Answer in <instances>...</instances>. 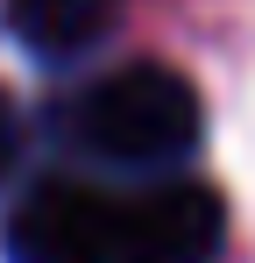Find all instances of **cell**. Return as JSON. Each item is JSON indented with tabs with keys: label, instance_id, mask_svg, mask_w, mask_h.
<instances>
[{
	"label": "cell",
	"instance_id": "6da1fadb",
	"mask_svg": "<svg viewBox=\"0 0 255 263\" xmlns=\"http://www.w3.org/2000/svg\"><path fill=\"white\" fill-rule=\"evenodd\" d=\"M64 135L107 171H177L206 135V100L184 71L142 57L78 86L64 107Z\"/></svg>",
	"mask_w": 255,
	"mask_h": 263
},
{
	"label": "cell",
	"instance_id": "3957f363",
	"mask_svg": "<svg viewBox=\"0 0 255 263\" xmlns=\"http://www.w3.org/2000/svg\"><path fill=\"white\" fill-rule=\"evenodd\" d=\"M135 199V256L142 263H213L227 242V206L199 178H149Z\"/></svg>",
	"mask_w": 255,
	"mask_h": 263
},
{
	"label": "cell",
	"instance_id": "277c9868",
	"mask_svg": "<svg viewBox=\"0 0 255 263\" xmlns=\"http://www.w3.org/2000/svg\"><path fill=\"white\" fill-rule=\"evenodd\" d=\"M121 22V0H7V29L36 57H85L92 43H107Z\"/></svg>",
	"mask_w": 255,
	"mask_h": 263
},
{
	"label": "cell",
	"instance_id": "7a4b0ae2",
	"mask_svg": "<svg viewBox=\"0 0 255 263\" xmlns=\"http://www.w3.org/2000/svg\"><path fill=\"white\" fill-rule=\"evenodd\" d=\"M14 263H142L135 256V199L92 178H42L7 220Z\"/></svg>",
	"mask_w": 255,
	"mask_h": 263
},
{
	"label": "cell",
	"instance_id": "5b68a950",
	"mask_svg": "<svg viewBox=\"0 0 255 263\" xmlns=\"http://www.w3.org/2000/svg\"><path fill=\"white\" fill-rule=\"evenodd\" d=\"M14 157H22V114H14V100L0 92V178L14 171Z\"/></svg>",
	"mask_w": 255,
	"mask_h": 263
}]
</instances>
